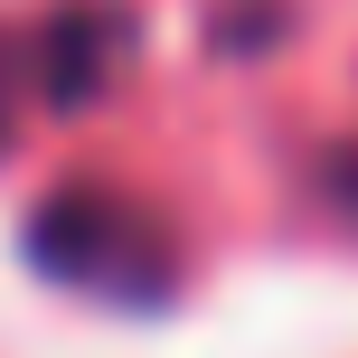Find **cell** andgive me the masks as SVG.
<instances>
[{
  "label": "cell",
  "instance_id": "cell-1",
  "mask_svg": "<svg viewBox=\"0 0 358 358\" xmlns=\"http://www.w3.org/2000/svg\"><path fill=\"white\" fill-rule=\"evenodd\" d=\"M29 264L104 311H161L179 283V236L151 198L113 179H66L29 208Z\"/></svg>",
  "mask_w": 358,
  "mask_h": 358
},
{
  "label": "cell",
  "instance_id": "cell-2",
  "mask_svg": "<svg viewBox=\"0 0 358 358\" xmlns=\"http://www.w3.org/2000/svg\"><path fill=\"white\" fill-rule=\"evenodd\" d=\"M142 48L132 0H57L38 19H0V151L48 113H85L113 94V76Z\"/></svg>",
  "mask_w": 358,
  "mask_h": 358
},
{
  "label": "cell",
  "instance_id": "cell-3",
  "mask_svg": "<svg viewBox=\"0 0 358 358\" xmlns=\"http://www.w3.org/2000/svg\"><path fill=\"white\" fill-rule=\"evenodd\" d=\"M321 198L358 217V151H321Z\"/></svg>",
  "mask_w": 358,
  "mask_h": 358
}]
</instances>
